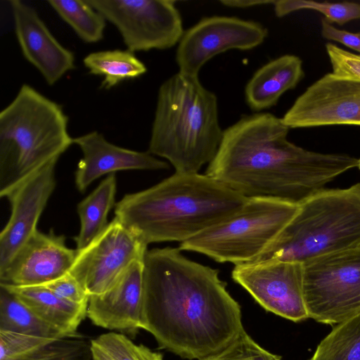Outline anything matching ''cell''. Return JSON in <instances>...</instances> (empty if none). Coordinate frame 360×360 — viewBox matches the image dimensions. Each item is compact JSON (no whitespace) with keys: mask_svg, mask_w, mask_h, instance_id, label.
<instances>
[{"mask_svg":"<svg viewBox=\"0 0 360 360\" xmlns=\"http://www.w3.org/2000/svg\"><path fill=\"white\" fill-rule=\"evenodd\" d=\"M299 205L270 198H248L224 221L180 243L181 250L203 254L219 263L256 261L295 215Z\"/></svg>","mask_w":360,"mask_h":360,"instance_id":"7","label":"cell"},{"mask_svg":"<svg viewBox=\"0 0 360 360\" xmlns=\"http://www.w3.org/2000/svg\"><path fill=\"white\" fill-rule=\"evenodd\" d=\"M9 4L24 57L49 85L54 84L74 69V53L58 42L31 6L20 0H11Z\"/></svg>","mask_w":360,"mask_h":360,"instance_id":"16","label":"cell"},{"mask_svg":"<svg viewBox=\"0 0 360 360\" xmlns=\"http://www.w3.org/2000/svg\"><path fill=\"white\" fill-rule=\"evenodd\" d=\"M90 341L92 360H163L162 354L121 333L109 332Z\"/></svg>","mask_w":360,"mask_h":360,"instance_id":"26","label":"cell"},{"mask_svg":"<svg viewBox=\"0 0 360 360\" xmlns=\"http://www.w3.org/2000/svg\"><path fill=\"white\" fill-rule=\"evenodd\" d=\"M35 315L70 337H83L77 328L86 316L88 304L67 302L44 285L18 286L0 283Z\"/></svg>","mask_w":360,"mask_h":360,"instance_id":"20","label":"cell"},{"mask_svg":"<svg viewBox=\"0 0 360 360\" xmlns=\"http://www.w3.org/2000/svg\"><path fill=\"white\" fill-rule=\"evenodd\" d=\"M248 200L199 173H177L155 186L126 194L115 215L146 245L185 242L239 210Z\"/></svg>","mask_w":360,"mask_h":360,"instance_id":"3","label":"cell"},{"mask_svg":"<svg viewBox=\"0 0 360 360\" xmlns=\"http://www.w3.org/2000/svg\"><path fill=\"white\" fill-rule=\"evenodd\" d=\"M231 276L265 310L293 322L309 319L302 263L265 260L238 264Z\"/></svg>","mask_w":360,"mask_h":360,"instance_id":"12","label":"cell"},{"mask_svg":"<svg viewBox=\"0 0 360 360\" xmlns=\"http://www.w3.org/2000/svg\"><path fill=\"white\" fill-rule=\"evenodd\" d=\"M11 360H92L91 341L84 336L56 339Z\"/></svg>","mask_w":360,"mask_h":360,"instance_id":"28","label":"cell"},{"mask_svg":"<svg viewBox=\"0 0 360 360\" xmlns=\"http://www.w3.org/2000/svg\"><path fill=\"white\" fill-rule=\"evenodd\" d=\"M289 128L269 112L243 115L224 130L205 174L248 198L300 205L342 173L358 167L347 154L304 149L287 139Z\"/></svg>","mask_w":360,"mask_h":360,"instance_id":"2","label":"cell"},{"mask_svg":"<svg viewBox=\"0 0 360 360\" xmlns=\"http://www.w3.org/2000/svg\"><path fill=\"white\" fill-rule=\"evenodd\" d=\"M73 143L79 147L83 155L75 174V185L81 193L94 181L107 174L123 170L169 168L167 162L155 158L148 152L117 146L97 131L73 138Z\"/></svg>","mask_w":360,"mask_h":360,"instance_id":"18","label":"cell"},{"mask_svg":"<svg viewBox=\"0 0 360 360\" xmlns=\"http://www.w3.org/2000/svg\"><path fill=\"white\" fill-rule=\"evenodd\" d=\"M42 285L67 302L77 304H85L89 302V296L77 280L69 272Z\"/></svg>","mask_w":360,"mask_h":360,"instance_id":"32","label":"cell"},{"mask_svg":"<svg viewBox=\"0 0 360 360\" xmlns=\"http://www.w3.org/2000/svg\"><path fill=\"white\" fill-rule=\"evenodd\" d=\"M359 245L357 183L347 188L323 189L300 203L295 215L255 262L304 263Z\"/></svg>","mask_w":360,"mask_h":360,"instance_id":"6","label":"cell"},{"mask_svg":"<svg viewBox=\"0 0 360 360\" xmlns=\"http://www.w3.org/2000/svg\"><path fill=\"white\" fill-rule=\"evenodd\" d=\"M0 290V330L51 339L72 338L39 318L4 288Z\"/></svg>","mask_w":360,"mask_h":360,"instance_id":"23","label":"cell"},{"mask_svg":"<svg viewBox=\"0 0 360 360\" xmlns=\"http://www.w3.org/2000/svg\"><path fill=\"white\" fill-rule=\"evenodd\" d=\"M326 51L330 61L333 73L360 81V55L327 44Z\"/></svg>","mask_w":360,"mask_h":360,"instance_id":"31","label":"cell"},{"mask_svg":"<svg viewBox=\"0 0 360 360\" xmlns=\"http://www.w3.org/2000/svg\"><path fill=\"white\" fill-rule=\"evenodd\" d=\"M221 4L231 8H245L256 6L274 4L275 1L272 0H221Z\"/></svg>","mask_w":360,"mask_h":360,"instance_id":"34","label":"cell"},{"mask_svg":"<svg viewBox=\"0 0 360 360\" xmlns=\"http://www.w3.org/2000/svg\"><path fill=\"white\" fill-rule=\"evenodd\" d=\"M304 77L302 62L286 54L259 68L245 88V101L255 112L274 106L287 91L293 89Z\"/></svg>","mask_w":360,"mask_h":360,"instance_id":"19","label":"cell"},{"mask_svg":"<svg viewBox=\"0 0 360 360\" xmlns=\"http://www.w3.org/2000/svg\"><path fill=\"white\" fill-rule=\"evenodd\" d=\"M77 255L65 245L63 235L38 229L0 271V283L18 286L42 285L68 274Z\"/></svg>","mask_w":360,"mask_h":360,"instance_id":"15","label":"cell"},{"mask_svg":"<svg viewBox=\"0 0 360 360\" xmlns=\"http://www.w3.org/2000/svg\"><path fill=\"white\" fill-rule=\"evenodd\" d=\"M281 120L289 129L360 126V81L326 74L295 100Z\"/></svg>","mask_w":360,"mask_h":360,"instance_id":"13","label":"cell"},{"mask_svg":"<svg viewBox=\"0 0 360 360\" xmlns=\"http://www.w3.org/2000/svg\"><path fill=\"white\" fill-rule=\"evenodd\" d=\"M358 168L360 169V159H359V165H358Z\"/></svg>","mask_w":360,"mask_h":360,"instance_id":"35","label":"cell"},{"mask_svg":"<svg viewBox=\"0 0 360 360\" xmlns=\"http://www.w3.org/2000/svg\"><path fill=\"white\" fill-rule=\"evenodd\" d=\"M200 360H281L260 347L245 331L219 352Z\"/></svg>","mask_w":360,"mask_h":360,"instance_id":"29","label":"cell"},{"mask_svg":"<svg viewBox=\"0 0 360 360\" xmlns=\"http://www.w3.org/2000/svg\"><path fill=\"white\" fill-rule=\"evenodd\" d=\"M275 14L278 18L292 12L309 9L321 13L331 22L342 25L351 20L360 18V4L355 2L340 3L316 2L308 0H278L274 4Z\"/></svg>","mask_w":360,"mask_h":360,"instance_id":"27","label":"cell"},{"mask_svg":"<svg viewBox=\"0 0 360 360\" xmlns=\"http://www.w3.org/2000/svg\"><path fill=\"white\" fill-rule=\"evenodd\" d=\"M47 2L84 42L96 43L103 39L106 20L86 0H49Z\"/></svg>","mask_w":360,"mask_h":360,"instance_id":"25","label":"cell"},{"mask_svg":"<svg viewBox=\"0 0 360 360\" xmlns=\"http://www.w3.org/2000/svg\"><path fill=\"white\" fill-rule=\"evenodd\" d=\"M117 179L107 176L99 185L77 205L80 230L75 237L77 250L89 245L107 227L108 214L115 204Z\"/></svg>","mask_w":360,"mask_h":360,"instance_id":"21","label":"cell"},{"mask_svg":"<svg viewBox=\"0 0 360 360\" xmlns=\"http://www.w3.org/2000/svg\"><path fill=\"white\" fill-rule=\"evenodd\" d=\"M267 34L266 28L255 21L219 15L203 18L184 31L179 42V72L198 77L202 67L216 55L231 49H254Z\"/></svg>","mask_w":360,"mask_h":360,"instance_id":"11","label":"cell"},{"mask_svg":"<svg viewBox=\"0 0 360 360\" xmlns=\"http://www.w3.org/2000/svg\"><path fill=\"white\" fill-rule=\"evenodd\" d=\"M143 260L134 262L108 290L89 297L86 316L95 326L134 335L141 329Z\"/></svg>","mask_w":360,"mask_h":360,"instance_id":"17","label":"cell"},{"mask_svg":"<svg viewBox=\"0 0 360 360\" xmlns=\"http://www.w3.org/2000/svg\"><path fill=\"white\" fill-rule=\"evenodd\" d=\"M57 162L48 164L3 196L10 203L11 215L0 233V271L37 230L39 219L56 186Z\"/></svg>","mask_w":360,"mask_h":360,"instance_id":"14","label":"cell"},{"mask_svg":"<svg viewBox=\"0 0 360 360\" xmlns=\"http://www.w3.org/2000/svg\"><path fill=\"white\" fill-rule=\"evenodd\" d=\"M143 265L141 329L153 335L160 348L200 360L245 331L240 307L217 269L171 247L148 250Z\"/></svg>","mask_w":360,"mask_h":360,"instance_id":"1","label":"cell"},{"mask_svg":"<svg viewBox=\"0 0 360 360\" xmlns=\"http://www.w3.org/2000/svg\"><path fill=\"white\" fill-rule=\"evenodd\" d=\"M321 35L360 53V32H350L335 27L325 18L321 19Z\"/></svg>","mask_w":360,"mask_h":360,"instance_id":"33","label":"cell"},{"mask_svg":"<svg viewBox=\"0 0 360 360\" xmlns=\"http://www.w3.org/2000/svg\"><path fill=\"white\" fill-rule=\"evenodd\" d=\"M115 26L127 50H164L184 34L181 16L173 0H86Z\"/></svg>","mask_w":360,"mask_h":360,"instance_id":"9","label":"cell"},{"mask_svg":"<svg viewBox=\"0 0 360 360\" xmlns=\"http://www.w3.org/2000/svg\"><path fill=\"white\" fill-rule=\"evenodd\" d=\"M53 340L23 333L0 330V360H11Z\"/></svg>","mask_w":360,"mask_h":360,"instance_id":"30","label":"cell"},{"mask_svg":"<svg viewBox=\"0 0 360 360\" xmlns=\"http://www.w3.org/2000/svg\"><path fill=\"white\" fill-rule=\"evenodd\" d=\"M58 103L29 84L0 112V196L58 161L73 143Z\"/></svg>","mask_w":360,"mask_h":360,"instance_id":"5","label":"cell"},{"mask_svg":"<svg viewBox=\"0 0 360 360\" xmlns=\"http://www.w3.org/2000/svg\"><path fill=\"white\" fill-rule=\"evenodd\" d=\"M224 134L216 95L198 77L177 72L160 86L148 152L177 173H198L215 157Z\"/></svg>","mask_w":360,"mask_h":360,"instance_id":"4","label":"cell"},{"mask_svg":"<svg viewBox=\"0 0 360 360\" xmlns=\"http://www.w3.org/2000/svg\"><path fill=\"white\" fill-rule=\"evenodd\" d=\"M309 360H360V311L333 327Z\"/></svg>","mask_w":360,"mask_h":360,"instance_id":"24","label":"cell"},{"mask_svg":"<svg viewBox=\"0 0 360 360\" xmlns=\"http://www.w3.org/2000/svg\"><path fill=\"white\" fill-rule=\"evenodd\" d=\"M309 318L338 324L360 311V245L302 263Z\"/></svg>","mask_w":360,"mask_h":360,"instance_id":"8","label":"cell"},{"mask_svg":"<svg viewBox=\"0 0 360 360\" xmlns=\"http://www.w3.org/2000/svg\"><path fill=\"white\" fill-rule=\"evenodd\" d=\"M91 75L103 76L101 88L110 89L121 82L139 77L147 71L144 63L129 50L93 52L83 59Z\"/></svg>","mask_w":360,"mask_h":360,"instance_id":"22","label":"cell"},{"mask_svg":"<svg viewBox=\"0 0 360 360\" xmlns=\"http://www.w3.org/2000/svg\"><path fill=\"white\" fill-rule=\"evenodd\" d=\"M147 246L115 217L89 245L77 250L69 273L89 297L103 294L134 262L144 259Z\"/></svg>","mask_w":360,"mask_h":360,"instance_id":"10","label":"cell"}]
</instances>
